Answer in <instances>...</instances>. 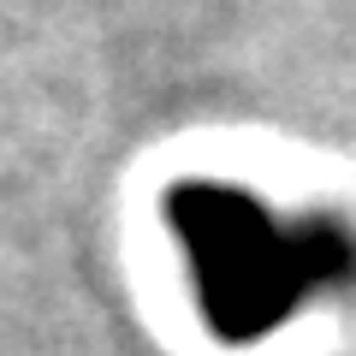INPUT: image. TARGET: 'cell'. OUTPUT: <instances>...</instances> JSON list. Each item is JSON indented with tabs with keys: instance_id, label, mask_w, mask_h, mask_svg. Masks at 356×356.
<instances>
[{
	"instance_id": "6da1fadb",
	"label": "cell",
	"mask_w": 356,
	"mask_h": 356,
	"mask_svg": "<svg viewBox=\"0 0 356 356\" xmlns=\"http://www.w3.org/2000/svg\"><path fill=\"white\" fill-rule=\"evenodd\" d=\"M166 220L191 261L196 309L226 344H261L309 297L356 285V232L344 220H280L255 191L220 178L172 184Z\"/></svg>"
}]
</instances>
